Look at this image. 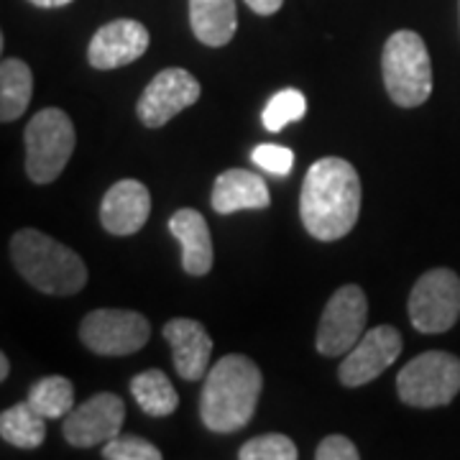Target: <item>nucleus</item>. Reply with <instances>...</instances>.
Wrapping results in <instances>:
<instances>
[{"mask_svg": "<svg viewBox=\"0 0 460 460\" xmlns=\"http://www.w3.org/2000/svg\"><path fill=\"white\" fill-rule=\"evenodd\" d=\"M151 215V195L138 180H120L100 202V223L113 235H133L146 226Z\"/></svg>", "mask_w": 460, "mask_h": 460, "instance_id": "obj_15", "label": "nucleus"}, {"mask_svg": "<svg viewBox=\"0 0 460 460\" xmlns=\"http://www.w3.org/2000/svg\"><path fill=\"white\" fill-rule=\"evenodd\" d=\"M307 113V100L296 90V87H287L277 93L274 98L266 102L261 111V123L266 131L279 133L287 123H295Z\"/></svg>", "mask_w": 460, "mask_h": 460, "instance_id": "obj_23", "label": "nucleus"}, {"mask_svg": "<svg viewBox=\"0 0 460 460\" xmlns=\"http://www.w3.org/2000/svg\"><path fill=\"white\" fill-rule=\"evenodd\" d=\"M361 215V180L350 162L325 156L314 162L299 195V217L307 233L330 243L348 235Z\"/></svg>", "mask_w": 460, "mask_h": 460, "instance_id": "obj_1", "label": "nucleus"}, {"mask_svg": "<svg viewBox=\"0 0 460 460\" xmlns=\"http://www.w3.org/2000/svg\"><path fill=\"white\" fill-rule=\"evenodd\" d=\"M8 374H11V363H8V356L3 353V356H0V381H5Z\"/></svg>", "mask_w": 460, "mask_h": 460, "instance_id": "obj_30", "label": "nucleus"}, {"mask_svg": "<svg viewBox=\"0 0 460 460\" xmlns=\"http://www.w3.org/2000/svg\"><path fill=\"white\" fill-rule=\"evenodd\" d=\"M11 259L18 274L44 295L72 296L87 284V266L80 253L41 230H18L11 238Z\"/></svg>", "mask_w": 460, "mask_h": 460, "instance_id": "obj_3", "label": "nucleus"}, {"mask_svg": "<svg viewBox=\"0 0 460 460\" xmlns=\"http://www.w3.org/2000/svg\"><path fill=\"white\" fill-rule=\"evenodd\" d=\"M253 164H259L263 172L274 174V177H287L295 166V151L279 144H261L253 148L251 154Z\"/></svg>", "mask_w": 460, "mask_h": 460, "instance_id": "obj_26", "label": "nucleus"}, {"mask_svg": "<svg viewBox=\"0 0 460 460\" xmlns=\"http://www.w3.org/2000/svg\"><path fill=\"white\" fill-rule=\"evenodd\" d=\"M0 438L13 447L33 450L47 440V417H41L29 402L13 404L0 414Z\"/></svg>", "mask_w": 460, "mask_h": 460, "instance_id": "obj_21", "label": "nucleus"}, {"mask_svg": "<svg viewBox=\"0 0 460 460\" xmlns=\"http://www.w3.org/2000/svg\"><path fill=\"white\" fill-rule=\"evenodd\" d=\"M164 338L172 348L174 368L184 381H199L210 371L213 338L198 320L174 317L164 325Z\"/></svg>", "mask_w": 460, "mask_h": 460, "instance_id": "obj_14", "label": "nucleus"}, {"mask_svg": "<svg viewBox=\"0 0 460 460\" xmlns=\"http://www.w3.org/2000/svg\"><path fill=\"white\" fill-rule=\"evenodd\" d=\"M381 72L386 93L399 108H417L432 95V62L420 33H392L384 44Z\"/></svg>", "mask_w": 460, "mask_h": 460, "instance_id": "obj_4", "label": "nucleus"}, {"mask_svg": "<svg viewBox=\"0 0 460 460\" xmlns=\"http://www.w3.org/2000/svg\"><path fill=\"white\" fill-rule=\"evenodd\" d=\"M396 392L414 410L450 404L460 392V358L447 350H428L411 358L396 376Z\"/></svg>", "mask_w": 460, "mask_h": 460, "instance_id": "obj_5", "label": "nucleus"}, {"mask_svg": "<svg viewBox=\"0 0 460 460\" xmlns=\"http://www.w3.org/2000/svg\"><path fill=\"white\" fill-rule=\"evenodd\" d=\"M246 5L259 16H274L284 5V0H246Z\"/></svg>", "mask_w": 460, "mask_h": 460, "instance_id": "obj_28", "label": "nucleus"}, {"mask_svg": "<svg viewBox=\"0 0 460 460\" xmlns=\"http://www.w3.org/2000/svg\"><path fill=\"white\" fill-rule=\"evenodd\" d=\"M199 100V83L181 66L162 69L136 102V115L146 128H162L174 115Z\"/></svg>", "mask_w": 460, "mask_h": 460, "instance_id": "obj_10", "label": "nucleus"}, {"mask_svg": "<svg viewBox=\"0 0 460 460\" xmlns=\"http://www.w3.org/2000/svg\"><path fill=\"white\" fill-rule=\"evenodd\" d=\"M151 338V325L133 310H93L80 325V341L98 356H131Z\"/></svg>", "mask_w": 460, "mask_h": 460, "instance_id": "obj_9", "label": "nucleus"}, {"mask_svg": "<svg viewBox=\"0 0 460 460\" xmlns=\"http://www.w3.org/2000/svg\"><path fill=\"white\" fill-rule=\"evenodd\" d=\"M259 366L238 353L223 356L205 376L199 394L202 425L213 432H238L253 420L261 396Z\"/></svg>", "mask_w": 460, "mask_h": 460, "instance_id": "obj_2", "label": "nucleus"}, {"mask_svg": "<svg viewBox=\"0 0 460 460\" xmlns=\"http://www.w3.org/2000/svg\"><path fill=\"white\" fill-rule=\"evenodd\" d=\"M402 353V335L392 325H378L363 332V338L345 353L338 378L348 389L378 378Z\"/></svg>", "mask_w": 460, "mask_h": 460, "instance_id": "obj_12", "label": "nucleus"}, {"mask_svg": "<svg viewBox=\"0 0 460 460\" xmlns=\"http://www.w3.org/2000/svg\"><path fill=\"white\" fill-rule=\"evenodd\" d=\"M169 230L181 243V269L192 277H205L213 269V238L202 213L181 208L172 215Z\"/></svg>", "mask_w": 460, "mask_h": 460, "instance_id": "obj_16", "label": "nucleus"}, {"mask_svg": "<svg viewBox=\"0 0 460 460\" xmlns=\"http://www.w3.org/2000/svg\"><path fill=\"white\" fill-rule=\"evenodd\" d=\"M190 26L205 47H226L238 31L235 0H190Z\"/></svg>", "mask_w": 460, "mask_h": 460, "instance_id": "obj_18", "label": "nucleus"}, {"mask_svg": "<svg viewBox=\"0 0 460 460\" xmlns=\"http://www.w3.org/2000/svg\"><path fill=\"white\" fill-rule=\"evenodd\" d=\"M241 460H296L299 450L296 445L281 435V432H269V435H259L253 440L241 445L238 450Z\"/></svg>", "mask_w": 460, "mask_h": 460, "instance_id": "obj_24", "label": "nucleus"}, {"mask_svg": "<svg viewBox=\"0 0 460 460\" xmlns=\"http://www.w3.org/2000/svg\"><path fill=\"white\" fill-rule=\"evenodd\" d=\"M271 195L266 181L248 169H228L213 184L215 213L233 215L238 210H263L269 208Z\"/></svg>", "mask_w": 460, "mask_h": 460, "instance_id": "obj_17", "label": "nucleus"}, {"mask_svg": "<svg viewBox=\"0 0 460 460\" xmlns=\"http://www.w3.org/2000/svg\"><path fill=\"white\" fill-rule=\"evenodd\" d=\"M317 460H358V447L345 435H328L314 450Z\"/></svg>", "mask_w": 460, "mask_h": 460, "instance_id": "obj_27", "label": "nucleus"}, {"mask_svg": "<svg viewBox=\"0 0 460 460\" xmlns=\"http://www.w3.org/2000/svg\"><path fill=\"white\" fill-rule=\"evenodd\" d=\"M123 420H126L123 399L111 392H100L66 414L62 432L69 445L93 447V445H105L108 440L118 438Z\"/></svg>", "mask_w": 460, "mask_h": 460, "instance_id": "obj_11", "label": "nucleus"}, {"mask_svg": "<svg viewBox=\"0 0 460 460\" xmlns=\"http://www.w3.org/2000/svg\"><path fill=\"white\" fill-rule=\"evenodd\" d=\"M33 95V75L23 59H3L0 65V120L11 123L26 113Z\"/></svg>", "mask_w": 460, "mask_h": 460, "instance_id": "obj_19", "label": "nucleus"}, {"mask_svg": "<svg viewBox=\"0 0 460 460\" xmlns=\"http://www.w3.org/2000/svg\"><path fill=\"white\" fill-rule=\"evenodd\" d=\"M33 5H39V8H62L66 3H72V0H29Z\"/></svg>", "mask_w": 460, "mask_h": 460, "instance_id": "obj_29", "label": "nucleus"}, {"mask_svg": "<svg viewBox=\"0 0 460 460\" xmlns=\"http://www.w3.org/2000/svg\"><path fill=\"white\" fill-rule=\"evenodd\" d=\"M131 394L136 404L151 417H169L180 407V396L174 392L172 381L159 368H148L133 376Z\"/></svg>", "mask_w": 460, "mask_h": 460, "instance_id": "obj_20", "label": "nucleus"}, {"mask_svg": "<svg viewBox=\"0 0 460 460\" xmlns=\"http://www.w3.org/2000/svg\"><path fill=\"white\" fill-rule=\"evenodd\" d=\"M33 410L47 420H59L75 410V386L65 376L39 378L29 389V399Z\"/></svg>", "mask_w": 460, "mask_h": 460, "instance_id": "obj_22", "label": "nucleus"}, {"mask_svg": "<svg viewBox=\"0 0 460 460\" xmlns=\"http://www.w3.org/2000/svg\"><path fill=\"white\" fill-rule=\"evenodd\" d=\"M410 320L425 335L447 332L460 317V277L450 269H429L411 287Z\"/></svg>", "mask_w": 460, "mask_h": 460, "instance_id": "obj_7", "label": "nucleus"}, {"mask_svg": "<svg viewBox=\"0 0 460 460\" xmlns=\"http://www.w3.org/2000/svg\"><path fill=\"white\" fill-rule=\"evenodd\" d=\"M366 320H368V302L361 287L356 284L341 287L330 296L325 313L320 317V328L314 338L317 350L330 358L345 356L363 338Z\"/></svg>", "mask_w": 460, "mask_h": 460, "instance_id": "obj_8", "label": "nucleus"}, {"mask_svg": "<svg viewBox=\"0 0 460 460\" xmlns=\"http://www.w3.org/2000/svg\"><path fill=\"white\" fill-rule=\"evenodd\" d=\"M148 41L151 36L141 21L118 18L95 31L87 47V59L95 69H118L141 59L146 54Z\"/></svg>", "mask_w": 460, "mask_h": 460, "instance_id": "obj_13", "label": "nucleus"}, {"mask_svg": "<svg viewBox=\"0 0 460 460\" xmlns=\"http://www.w3.org/2000/svg\"><path fill=\"white\" fill-rule=\"evenodd\" d=\"M26 174L36 184H49L62 172L75 151V126L59 108H44L33 115L23 133Z\"/></svg>", "mask_w": 460, "mask_h": 460, "instance_id": "obj_6", "label": "nucleus"}, {"mask_svg": "<svg viewBox=\"0 0 460 460\" xmlns=\"http://www.w3.org/2000/svg\"><path fill=\"white\" fill-rule=\"evenodd\" d=\"M105 460H162V450L136 435H118L102 447Z\"/></svg>", "mask_w": 460, "mask_h": 460, "instance_id": "obj_25", "label": "nucleus"}]
</instances>
